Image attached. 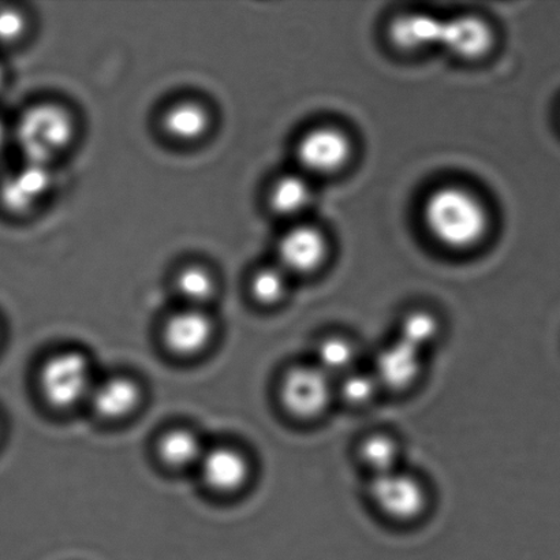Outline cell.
<instances>
[{
  "label": "cell",
  "mask_w": 560,
  "mask_h": 560,
  "mask_svg": "<svg viewBox=\"0 0 560 560\" xmlns=\"http://www.w3.org/2000/svg\"><path fill=\"white\" fill-rule=\"evenodd\" d=\"M422 213L427 229L447 248L468 249L479 244L487 233L486 207L463 188L447 186L433 191Z\"/></svg>",
  "instance_id": "1"
},
{
  "label": "cell",
  "mask_w": 560,
  "mask_h": 560,
  "mask_svg": "<svg viewBox=\"0 0 560 560\" xmlns=\"http://www.w3.org/2000/svg\"><path fill=\"white\" fill-rule=\"evenodd\" d=\"M71 115L58 104H36L22 115L15 139L25 161L47 164L69 147L74 137Z\"/></svg>",
  "instance_id": "2"
},
{
  "label": "cell",
  "mask_w": 560,
  "mask_h": 560,
  "mask_svg": "<svg viewBox=\"0 0 560 560\" xmlns=\"http://www.w3.org/2000/svg\"><path fill=\"white\" fill-rule=\"evenodd\" d=\"M279 399L288 415L300 421H316L335 399V381L315 362L291 366L279 386Z\"/></svg>",
  "instance_id": "3"
},
{
  "label": "cell",
  "mask_w": 560,
  "mask_h": 560,
  "mask_svg": "<svg viewBox=\"0 0 560 560\" xmlns=\"http://www.w3.org/2000/svg\"><path fill=\"white\" fill-rule=\"evenodd\" d=\"M368 497L384 517L395 524L406 525L416 523L427 513L431 495L420 477L398 469L372 477Z\"/></svg>",
  "instance_id": "4"
},
{
  "label": "cell",
  "mask_w": 560,
  "mask_h": 560,
  "mask_svg": "<svg viewBox=\"0 0 560 560\" xmlns=\"http://www.w3.org/2000/svg\"><path fill=\"white\" fill-rule=\"evenodd\" d=\"M93 382L90 361L80 351L52 355L40 372V388L54 408L69 409L90 399Z\"/></svg>",
  "instance_id": "5"
},
{
  "label": "cell",
  "mask_w": 560,
  "mask_h": 560,
  "mask_svg": "<svg viewBox=\"0 0 560 560\" xmlns=\"http://www.w3.org/2000/svg\"><path fill=\"white\" fill-rule=\"evenodd\" d=\"M372 372L383 392L408 393L417 386L424 373V353L395 339L378 351Z\"/></svg>",
  "instance_id": "6"
},
{
  "label": "cell",
  "mask_w": 560,
  "mask_h": 560,
  "mask_svg": "<svg viewBox=\"0 0 560 560\" xmlns=\"http://www.w3.org/2000/svg\"><path fill=\"white\" fill-rule=\"evenodd\" d=\"M348 137L337 129L320 128L302 137L296 158L307 173L327 175L339 172L351 155Z\"/></svg>",
  "instance_id": "7"
},
{
  "label": "cell",
  "mask_w": 560,
  "mask_h": 560,
  "mask_svg": "<svg viewBox=\"0 0 560 560\" xmlns=\"http://www.w3.org/2000/svg\"><path fill=\"white\" fill-rule=\"evenodd\" d=\"M51 186L47 164L25 162L0 185V202L14 215H24L38 205Z\"/></svg>",
  "instance_id": "8"
},
{
  "label": "cell",
  "mask_w": 560,
  "mask_h": 560,
  "mask_svg": "<svg viewBox=\"0 0 560 560\" xmlns=\"http://www.w3.org/2000/svg\"><path fill=\"white\" fill-rule=\"evenodd\" d=\"M327 254V243L317 229H291L278 245L279 267L288 273L305 276L320 267Z\"/></svg>",
  "instance_id": "9"
},
{
  "label": "cell",
  "mask_w": 560,
  "mask_h": 560,
  "mask_svg": "<svg viewBox=\"0 0 560 560\" xmlns=\"http://www.w3.org/2000/svg\"><path fill=\"white\" fill-rule=\"evenodd\" d=\"M493 44L491 26L475 15L443 21L441 44L448 52L463 59L485 57Z\"/></svg>",
  "instance_id": "10"
},
{
  "label": "cell",
  "mask_w": 560,
  "mask_h": 560,
  "mask_svg": "<svg viewBox=\"0 0 560 560\" xmlns=\"http://www.w3.org/2000/svg\"><path fill=\"white\" fill-rule=\"evenodd\" d=\"M210 316L200 307H186L170 317L164 328V339L174 353L191 355L200 353L212 338Z\"/></svg>",
  "instance_id": "11"
},
{
  "label": "cell",
  "mask_w": 560,
  "mask_h": 560,
  "mask_svg": "<svg viewBox=\"0 0 560 560\" xmlns=\"http://www.w3.org/2000/svg\"><path fill=\"white\" fill-rule=\"evenodd\" d=\"M199 466L207 485L221 492L238 490L249 476L248 459L230 447L206 450Z\"/></svg>",
  "instance_id": "12"
},
{
  "label": "cell",
  "mask_w": 560,
  "mask_h": 560,
  "mask_svg": "<svg viewBox=\"0 0 560 560\" xmlns=\"http://www.w3.org/2000/svg\"><path fill=\"white\" fill-rule=\"evenodd\" d=\"M141 399L139 384L129 377L115 376L93 386L90 402L103 419H122L137 408Z\"/></svg>",
  "instance_id": "13"
},
{
  "label": "cell",
  "mask_w": 560,
  "mask_h": 560,
  "mask_svg": "<svg viewBox=\"0 0 560 560\" xmlns=\"http://www.w3.org/2000/svg\"><path fill=\"white\" fill-rule=\"evenodd\" d=\"M443 21L430 14L410 13L397 16L389 25L388 35L400 49L416 51L441 44Z\"/></svg>",
  "instance_id": "14"
},
{
  "label": "cell",
  "mask_w": 560,
  "mask_h": 560,
  "mask_svg": "<svg viewBox=\"0 0 560 560\" xmlns=\"http://www.w3.org/2000/svg\"><path fill=\"white\" fill-rule=\"evenodd\" d=\"M357 455L372 477H377L400 469L402 448L398 439L389 433L373 432L362 438Z\"/></svg>",
  "instance_id": "15"
},
{
  "label": "cell",
  "mask_w": 560,
  "mask_h": 560,
  "mask_svg": "<svg viewBox=\"0 0 560 560\" xmlns=\"http://www.w3.org/2000/svg\"><path fill=\"white\" fill-rule=\"evenodd\" d=\"M210 124L207 109L196 102L174 104L163 117L164 131L179 142L200 140L207 133Z\"/></svg>",
  "instance_id": "16"
},
{
  "label": "cell",
  "mask_w": 560,
  "mask_h": 560,
  "mask_svg": "<svg viewBox=\"0 0 560 560\" xmlns=\"http://www.w3.org/2000/svg\"><path fill=\"white\" fill-rule=\"evenodd\" d=\"M315 364L337 381L359 368V346L345 335L334 334L318 340Z\"/></svg>",
  "instance_id": "17"
},
{
  "label": "cell",
  "mask_w": 560,
  "mask_h": 560,
  "mask_svg": "<svg viewBox=\"0 0 560 560\" xmlns=\"http://www.w3.org/2000/svg\"><path fill=\"white\" fill-rule=\"evenodd\" d=\"M159 454L173 468L199 466L206 448L200 438L189 430H174L166 433L159 443Z\"/></svg>",
  "instance_id": "18"
},
{
  "label": "cell",
  "mask_w": 560,
  "mask_h": 560,
  "mask_svg": "<svg viewBox=\"0 0 560 560\" xmlns=\"http://www.w3.org/2000/svg\"><path fill=\"white\" fill-rule=\"evenodd\" d=\"M382 392L372 370L361 371L360 368H355L354 371L337 378L335 383V398L355 409L372 405Z\"/></svg>",
  "instance_id": "19"
},
{
  "label": "cell",
  "mask_w": 560,
  "mask_h": 560,
  "mask_svg": "<svg viewBox=\"0 0 560 560\" xmlns=\"http://www.w3.org/2000/svg\"><path fill=\"white\" fill-rule=\"evenodd\" d=\"M441 334L442 324L435 313L416 310L409 312L400 320L397 339L425 353L431 346L438 342Z\"/></svg>",
  "instance_id": "20"
},
{
  "label": "cell",
  "mask_w": 560,
  "mask_h": 560,
  "mask_svg": "<svg viewBox=\"0 0 560 560\" xmlns=\"http://www.w3.org/2000/svg\"><path fill=\"white\" fill-rule=\"evenodd\" d=\"M311 199V186L300 175H284L277 180L270 191L272 210L283 217L299 215L310 206Z\"/></svg>",
  "instance_id": "21"
},
{
  "label": "cell",
  "mask_w": 560,
  "mask_h": 560,
  "mask_svg": "<svg viewBox=\"0 0 560 560\" xmlns=\"http://www.w3.org/2000/svg\"><path fill=\"white\" fill-rule=\"evenodd\" d=\"M175 285L189 307L200 310L212 299L217 289L215 279L206 268L199 266L184 268L175 279Z\"/></svg>",
  "instance_id": "22"
},
{
  "label": "cell",
  "mask_w": 560,
  "mask_h": 560,
  "mask_svg": "<svg viewBox=\"0 0 560 560\" xmlns=\"http://www.w3.org/2000/svg\"><path fill=\"white\" fill-rule=\"evenodd\" d=\"M288 277L280 267L262 268L252 278V294L262 305H277L288 294Z\"/></svg>",
  "instance_id": "23"
},
{
  "label": "cell",
  "mask_w": 560,
  "mask_h": 560,
  "mask_svg": "<svg viewBox=\"0 0 560 560\" xmlns=\"http://www.w3.org/2000/svg\"><path fill=\"white\" fill-rule=\"evenodd\" d=\"M25 31L26 20L21 11L11 8L0 9V44L11 46L20 42Z\"/></svg>",
  "instance_id": "24"
},
{
  "label": "cell",
  "mask_w": 560,
  "mask_h": 560,
  "mask_svg": "<svg viewBox=\"0 0 560 560\" xmlns=\"http://www.w3.org/2000/svg\"><path fill=\"white\" fill-rule=\"evenodd\" d=\"M5 141H8V130H5V126L2 122V119H0V151L3 150Z\"/></svg>",
  "instance_id": "25"
},
{
  "label": "cell",
  "mask_w": 560,
  "mask_h": 560,
  "mask_svg": "<svg viewBox=\"0 0 560 560\" xmlns=\"http://www.w3.org/2000/svg\"><path fill=\"white\" fill-rule=\"evenodd\" d=\"M4 82V71L2 69V66H0V88H2Z\"/></svg>",
  "instance_id": "26"
}]
</instances>
